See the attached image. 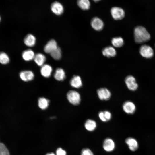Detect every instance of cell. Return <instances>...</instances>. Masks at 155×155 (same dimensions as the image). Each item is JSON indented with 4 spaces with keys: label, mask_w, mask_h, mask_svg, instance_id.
<instances>
[{
    "label": "cell",
    "mask_w": 155,
    "mask_h": 155,
    "mask_svg": "<svg viewBox=\"0 0 155 155\" xmlns=\"http://www.w3.org/2000/svg\"><path fill=\"white\" fill-rule=\"evenodd\" d=\"M49 103V100L47 98L42 97L40 98L38 100V105L41 109L44 110L48 107Z\"/></svg>",
    "instance_id": "22"
},
{
    "label": "cell",
    "mask_w": 155,
    "mask_h": 155,
    "mask_svg": "<svg viewBox=\"0 0 155 155\" xmlns=\"http://www.w3.org/2000/svg\"><path fill=\"white\" fill-rule=\"evenodd\" d=\"M46 155H55L53 153L51 152V153H47L46 154Z\"/></svg>",
    "instance_id": "32"
},
{
    "label": "cell",
    "mask_w": 155,
    "mask_h": 155,
    "mask_svg": "<svg viewBox=\"0 0 155 155\" xmlns=\"http://www.w3.org/2000/svg\"><path fill=\"white\" fill-rule=\"evenodd\" d=\"M84 126L87 130L89 131H92L96 129L97 127V123L95 120L91 119H88L86 121Z\"/></svg>",
    "instance_id": "18"
},
{
    "label": "cell",
    "mask_w": 155,
    "mask_h": 155,
    "mask_svg": "<svg viewBox=\"0 0 155 155\" xmlns=\"http://www.w3.org/2000/svg\"><path fill=\"white\" fill-rule=\"evenodd\" d=\"M20 76L21 79L24 82H28L31 81L34 78V74L31 71H23L20 73Z\"/></svg>",
    "instance_id": "10"
},
{
    "label": "cell",
    "mask_w": 155,
    "mask_h": 155,
    "mask_svg": "<svg viewBox=\"0 0 155 155\" xmlns=\"http://www.w3.org/2000/svg\"><path fill=\"white\" fill-rule=\"evenodd\" d=\"M122 108L125 113L129 114H133L136 109V106L135 104L130 101L125 102L123 104Z\"/></svg>",
    "instance_id": "8"
},
{
    "label": "cell",
    "mask_w": 155,
    "mask_h": 155,
    "mask_svg": "<svg viewBox=\"0 0 155 155\" xmlns=\"http://www.w3.org/2000/svg\"><path fill=\"white\" fill-rule=\"evenodd\" d=\"M110 13L112 17L116 20H120L125 16V12L121 8L118 7H113L110 10Z\"/></svg>",
    "instance_id": "3"
},
{
    "label": "cell",
    "mask_w": 155,
    "mask_h": 155,
    "mask_svg": "<svg viewBox=\"0 0 155 155\" xmlns=\"http://www.w3.org/2000/svg\"><path fill=\"white\" fill-rule=\"evenodd\" d=\"M56 155H67L66 151L61 148L57 149L56 151Z\"/></svg>",
    "instance_id": "29"
},
{
    "label": "cell",
    "mask_w": 155,
    "mask_h": 155,
    "mask_svg": "<svg viewBox=\"0 0 155 155\" xmlns=\"http://www.w3.org/2000/svg\"><path fill=\"white\" fill-rule=\"evenodd\" d=\"M35 56L34 52L30 49L24 51L22 53L23 59L26 61H30L34 59Z\"/></svg>",
    "instance_id": "21"
},
{
    "label": "cell",
    "mask_w": 155,
    "mask_h": 155,
    "mask_svg": "<svg viewBox=\"0 0 155 155\" xmlns=\"http://www.w3.org/2000/svg\"><path fill=\"white\" fill-rule=\"evenodd\" d=\"M98 98L102 101H107L110 99L111 96V93L108 88L102 87L98 89L97 91Z\"/></svg>",
    "instance_id": "4"
},
{
    "label": "cell",
    "mask_w": 155,
    "mask_h": 155,
    "mask_svg": "<svg viewBox=\"0 0 155 155\" xmlns=\"http://www.w3.org/2000/svg\"><path fill=\"white\" fill-rule=\"evenodd\" d=\"M9 61V58L7 55L4 52L0 53V63L3 64L8 63Z\"/></svg>",
    "instance_id": "27"
},
{
    "label": "cell",
    "mask_w": 155,
    "mask_h": 155,
    "mask_svg": "<svg viewBox=\"0 0 155 155\" xmlns=\"http://www.w3.org/2000/svg\"><path fill=\"white\" fill-rule=\"evenodd\" d=\"M58 47L56 42L54 39H51L44 46V51L46 53L50 54Z\"/></svg>",
    "instance_id": "13"
},
{
    "label": "cell",
    "mask_w": 155,
    "mask_h": 155,
    "mask_svg": "<svg viewBox=\"0 0 155 155\" xmlns=\"http://www.w3.org/2000/svg\"><path fill=\"white\" fill-rule=\"evenodd\" d=\"M6 148L4 144L0 142V151Z\"/></svg>",
    "instance_id": "31"
},
{
    "label": "cell",
    "mask_w": 155,
    "mask_h": 155,
    "mask_svg": "<svg viewBox=\"0 0 155 155\" xmlns=\"http://www.w3.org/2000/svg\"><path fill=\"white\" fill-rule=\"evenodd\" d=\"M0 155H10L9 152L7 148L0 151Z\"/></svg>",
    "instance_id": "30"
},
{
    "label": "cell",
    "mask_w": 155,
    "mask_h": 155,
    "mask_svg": "<svg viewBox=\"0 0 155 155\" xmlns=\"http://www.w3.org/2000/svg\"><path fill=\"white\" fill-rule=\"evenodd\" d=\"M94 2H98L99 1H100L101 0H93Z\"/></svg>",
    "instance_id": "33"
},
{
    "label": "cell",
    "mask_w": 155,
    "mask_h": 155,
    "mask_svg": "<svg viewBox=\"0 0 155 155\" xmlns=\"http://www.w3.org/2000/svg\"><path fill=\"white\" fill-rule=\"evenodd\" d=\"M98 117L100 120L103 122H107L111 120L112 115L111 112L105 110L99 112Z\"/></svg>",
    "instance_id": "15"
},
{
    "label": "cell",
    "mask_w": 155,
    "mask_h": 155,
    "mask_svg": "<svg viewBox=\"0 0 155 155\" xmlns=\"http://www.w3.org/2000/svg\"><path fill=\"white\" fill-rule=\"evenodd\" d=\"M81 155H94L92 151L89 148H84L81 152Z\"/></svg>",
    "instance_id": "28"
},
{
    "label": "cell",
    "mask_w": 155,
    "mask_h": 155,
    "mask_svg": "<svg viewBox=\"0 0 155 155\" xmlns=\"http://www.w3.org/2000/svg\"><path fill=\"white\" fill-rule=\"evenodd\" d=\"M36 42V38L33 35L31 34L27 35L24 40L25 44L29 47L34 46Z\"/></svg>",
    "instance_id": "19"
},
{
    "label": "cell",
    "mask_w": 155,
    "mask_h": 155,
    "mask_svg": "<svg viewBox=\"0 0 155 155\" xmlns=\"http://www.w3.org/2000/svg\"><path fill=\"white\" fill-rule=\"evenodd\" d=\"M125 84L128 89L130 90H136L138 88V84L136 82L135 78L131 75L127 76L125 80Z\"/></svg>",
    "instance_id": "5"
},
{
    "label": "cell",
    "mask_w": 155,
    "mask_h": 155,
    "mask_svg": "<svg viewBox=\"0 0 155 155\" xmlns=\"http://www.w3.org/2000/svg\"></svg>",
    "instance_id": "34"
},
{
    "label": "cell",
    "mask_w": 155,
    "mask_h": 155,
    "mask_svg": "<svg viewBox=\"0 0 155 155\" xmlns=\"http://www.w3.org/2000/svg\"><path fill=\"white\" fill-rule=\"evenodd\" d=\"M125 142L129 150L132 151L136 150L138 148L137 141L133 138L129 137L127 138L125 140Z\"/></svg>",
    "instance_id": "14"
},
{
    "label": "cell",
    "mask_w": 155,
    "mask_h": 155,
    "mask_svg": "<svg viewBox=\"0 0 155 155\" xmlns=\"http://www.w3.org/2000/svg\"><path fill=\"white\" fill-rule=\"evenodd\" d=\"M115 147V143L111 139L108 138L104 140L103 147L105 151L107 152H111L114 149Z\"/></svg>",
    "instance_id": "9"
},
{
    "label": "cell",
    "mask_w": 155,
    "mask_h": 155,
    "mask_svg": "<svg viewBox=\"0 0 155 155\" xmlns=\"http://www.w3.org/2000/svg\"><path fill=\"white\" fill-rule=\"evenodd\" d=\"M77 4L78 7L83 10H87L90 8V3L89 0H78Z\"/></svg>",
    "instance_id": "24"
},
{
    "label": "cell",
    "mask_w": 155,
    "mask_h": 155,
    "mask_svg": "<svg viewBox=\"0 0 155 155\" xmlns=\"http://www.w3.org/2000/svg\"><path fill=\"white\" fill-rule=\"evenodd\" d=\"M140 52L143 57L147 58L152 57L154 55V51L152 48L146 45H143L141 46Z\"/></svg>",
    "instance_id": "6"
},
{
    "label": "cell",
    "mask_w": 155,
    "mask_h": 155,
    "mask_svg": "<svg viewBox=\"0 0 155 155\" xmlns=\"http://www.w3.org/2000/svg\"><path fill=\"white\" fill-rule=\"evenodd\" d=\"M66 96L69 102L73 105H78L81 102V95L79 92L75 90H69L67 93Z\"/></svg>",
    "instance_id": "2"
},
{
    "label": "cell",
    "mask_w": 155,
    "mask_h": 155,
    "mask_svg": "<svg viewBox=\"0 0 155 155\" xmlns=\"http://www.w3.org/2000/svg\"><path fill=\"white\" fill-rule=\"evenodd\" d=\"M54 77L55 80L59 81H62L66 78L64 70L61 68H58L55 70Z\"/></svg>",
    "instance_id": "20"
},
{
    "label": "cell",
    "mask_w": 155,
    "mask_h": 155,
    "mask_svg": "<svg viewBox=\"0 0 155 155\" xmlns=\"http://www.w3.org/2000/svg\"><path fill=\"white\" fill-rule=\"evenodd\" d=\"M111 43L113 46L120 47L124 44V40L121 37H116L113 38L111 40Z\"/></svg>",
    "instance_id": "25"
},
{
    "label": "cell",
    "mask_w": 155,
    "mask_h": 155,
    "mask_svg": "<svg viewBox=\"0 0 155 155\" xmlns=\"http://www.w3.org/2000/svg\"><path fill=\"white\" fill-rule=\"evenodd\" d=\"M50 55L53 59L56 60L60 59L61 57V49L58 46L57 48L51 52Z\"/></svg>",
    "instance_id": "26"
},
{
    "label": "cell",
    "mask_w": 155,
    "mask_h": 155,
    "mask_svg": "<svg viewBox=\"0 0 155 155\" xmlns=\"http://www.w3.org/2000/svg\"><path fill=\"white\" fill-rule=\"evenodd\" d=\"M91 25L94 30L97 31H100L103 28L104 23L100 18L98 17H94L91 20Z\"/></svg>",
    "instance_id": "7"
},
{
    "label": "cell",
    "mask_w": 155,
    "mask_h": 155,
    "mask_svg": "<svg viewBox=\"0 0 155 155\" xmlns=\"http://www.w3.org/2000/svg\"><path fill=\"white\" fill-rule=\"evenodd\" d=\"M70 84L73 88H81L83 85L81 77L79 75H74L70 80Z\"/></svg>",
    "instance_id": "11"
},
{
    "label": "cell",
    "mask_w": 155,
    "mask_h": 155,
    "mask_svg": "<svg viewBox=\"0 0 155 155\" xmlns=\"http://www.w3.org/2000/svg\"><path fill=\"white\" fill-rule=\"evenodd\" d=\"M52 70V68L50 65L47 64H44L41 68L40 73L42 76L47 78L51 76Z\"/></svg>",
    "instance_id": "16"
},
{
    "label": "cell",
    "mask_w": 155,
    "mask_h": 155,
    "mask_svg": "<svg viewBox=\"0 0 155 155\" xmlns=\"http://www.w3.org/2000/svg\"><path fill=\"white\" fill-rule=\"evenodd\" d=\"M134 36L135 41L140 43L149 40L150 36L146 29L142 26L136 27L134 30Z\"/></svg>",
    "instance_id": "1"
},
{
    "label": "cell",
    "mask_w": 155,
    "mask_h": 155,
    "mask_svg": "<svg viewBox=\"0 0 155 155\" xmlns=\"http://www.w3.org/2000/svg\"><path fill=\"white\" fill-rule=\"evenodd\" d=\"M102 52L104 56L108 58L114 57L116 55V51L115 49L110 46L103 49Z\"/></svg>",
    "instance_id": "17"
},
{
    "label": "cell",
    "mask_w": 155,
    "mask_h": 155,
    "mask_svg": "<svg viewBox=\"0 0 155 155\" xmlns=\"http://www.w3.org/2000/svg\"><path fill=\"white\" fill-rule=\"evenodd\" d=\"M52 11L57 15H60L63 12V8L62 5L58 2L53 3L51 5Z\"/></svg>",
    "instance_id": "12"
},
{
    "label": "cell",
    "mask_w": 155,
    "mask_h": 155,
    "mask_svg": "<svg viewBox=\"0 0 155 155\" xmlns=\"http://www.w3.org/2000/svg\"><path fill=\"white\" fill-rule=\"evenodd\" d=\"M34 59L35 63L38 66H42L44 64L46 57L43 54L38 53L35 55Z\"/></svg>",
    "instance_id": "23"
}]
</instances>
